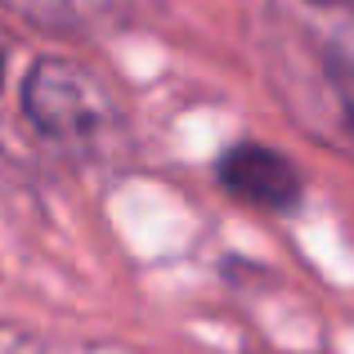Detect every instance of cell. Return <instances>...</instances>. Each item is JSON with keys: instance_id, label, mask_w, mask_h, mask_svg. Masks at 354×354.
Wrapping results in <instances>:
<instances>
[{"instance_id": "cell-1", "label": "cell", "mask_w": 354, "mask_h": 354, "mask_svg": "<svg viewBox=\"0 0 354 354\" xmlns=\"http://www.w3.org/2000/svg\"><path fill=\"white\" fill-rule=\"evenodd\" d=\"M23 113L41 135L59 144H99L117 126V104L108 86L68 59H41L27 72Z\"/></svg>"}, {"instance_id": "cell-2", "label": "cell", "mask_w": 354, "mask_h": 354, "mask_svg": "<svg viewBox=\"0 0 354 354\" xmlns=\"http://www.w3.org/2000/svg\"><path fill=\"white\" fill-rule=\"evenodd\" d=\"M220 184L260 211H292L301 202V171L278 148H265L256 139L234 144L220 157Z\"/></svg>"}, {"instance_id": "cell-4", "label": "cell", "mask_w": 354, "mask_h": 354, "mask_svg": "<svg viewBox=\"0 0 354 354\" xmlns=\"http://www.w3.org/2000/svg\"><path fill=\"white\" fill-rule=\"evenodd\" d=\"M0 72H5V45H0Z\"/></svg>"}, {"instance_id": "cell-5", "label": "cell", "mask_w": 354, "mask_h": 354, "mask_svg": "<svg viewBox=\"0 0 354 354\" xmlns=\"http://www.w3.org/2000/svg\"><path fill=\"white\" fill-rule=\"evenodd\" d=\"M323 5H341V0H323Z\"/></svg>"}, {"instance_id": "cell-3", "label": "cell", "mask_w": 354, "mask_h": 354, "mask_svg": "<svg viewBox=\"0 0 354 354\" xmlns=\"http://www.w3.org/2000/svg\"><path fill=\"white\" fill-rule=\"evenodd\" d=\"M14 14L32 18L41 27H99L117 14L126 0H5Z\"/></svg>"}]
</instances>
